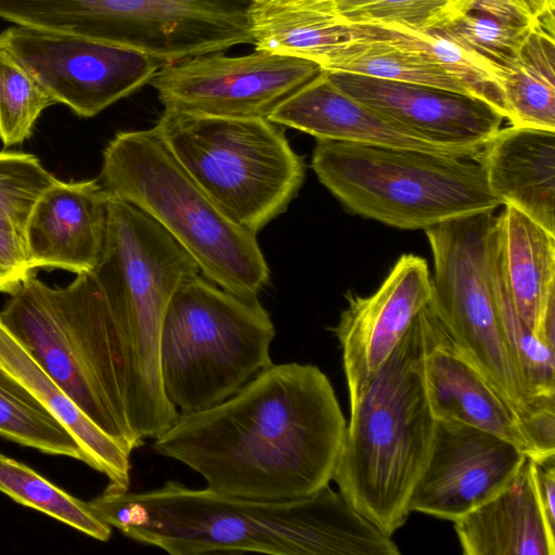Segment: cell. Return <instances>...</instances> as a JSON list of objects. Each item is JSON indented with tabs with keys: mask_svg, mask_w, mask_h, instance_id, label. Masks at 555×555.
<instances>
[{
	"mask_svg": "<svg viewBox=\"0 0 555 555\" xmlns=\"http://www.w3.org/2000/svg\"><path fill=\"white\" fill-rule=\"evenodd\" d=\"M346 421L328 377L313 364H271L224 401L179 413L153 450L207 488L261 501L309 496L330 485Z\"/></svg>",
	"mask_w": 555,
	"mask_h": 555,
	"instance_id": "cell-1",
	"label": "cell"
},
{
	"mask_svg": "<svg viewBox=\"0 0 555 555\" xmlns=\"http://www.w3.org/2000/svg\"><path fill=\"white\" fill-rule=\"evenodd\" d=\"M127 538L170 555H398L391 537L330 485L284 501L234 496L168 480L143 492L106 488L88 502Z\"/></svg>",
	"mask_w": 555,
	"mask_h": 555,
	"instance_id": "cell-2",
	"label": "cell"
},
{
	"mask_svg": "<svg viewBox=\"0 0 555 555\" xmlns=\"http://www.w3.org/2000/svg\"><path fill=\"white\" fill-rule=\"evenodd\" d=\"M420 313L350 405L332 478L347 501L390 537L411 513L436 427L424 385Z\"/></svg>",
	"mask_w": 555,
	"mask_h": 555,
	"instance_id": "cell-3",
	"label": "cell"
},
{
	"mask_svg": "<svg viewBox=\"0 0 555 555\" xmlns=\"http://www.w3.org/2000/svg\"><path fill=\"white\" fill-rule=\"evenodd\" d=\"M92 272L114 322L130 415L142 429L162 430L178 415L160 380L162 322L177 288L201 270L155 220L112 194L105 243Z\"/></svg>",
	"mask_w": 555,
	"mask_h": 555,
	"instance_id": "cell-4",
	"label": "cell"
},
{
	"mask_svg": "<svg viewBox=\"0 0 555 555\" xmlns=\"http://www.w3.org/2000/svg\"><path fill=\"white\" fill-rule=\"evenodd\" d=\"M100 181L164 228L222 289L250 300L269 284L257 234L210 198L154 128L117 132L103 151Z\"/></svg>",
	"mask_w": 555,
	"mask_h": 555,
	"instance_id": "cell-5",
	"label": "cell"
},
{
	"mask_svg": "<svg viewBox=\"0 0 555 555\" xmlns=\"http://www.w3.org/2000/svg\"><path fill=\"white\" fill-rule=\"evenodd\" d=\"M311 168L350 212L425 230L502 203L476 162L418 150L317 140Z\"/></svg>",
	"mask_w": 555,
	"mask_h": 555,
	"instance_id": "cell-6",
	"label": "cell"
},
{
	"mask_svg": "<svg viewBox=\"0 0 555 555\" xmlns=\"http://www.w3.org/2000/svg\"><path fill=\"white\" fill-rule=\"evenodd\" d=\"M275 326L257 299L240 298L199 274L183 281L165 311L159 370L179 413L209 409L272 364Z\"/></svg>",
	"mask_w": 555,
	"mask_h": 555,
	"instance_id": "cell-7",
	"label": "cell"
},
{
	"mask_svg": "<svg viewBox=\"0 0 555 555\" xmlns=\"http://www.w3.org/2000/svg\"><path fill=\"white\" fill-rule=\"evenodd\" d=\"M153 128L210 198L255 234L287 209L305 180L304 158L268 118L164 108Z\"/></svg>",
	"mask_w": 555,
	"mask_h": 555,
	"instance_id": "cell-8",
	"label": "cell"
},
{
	"mask_svg": "<svg viewBox=\"0 0 555 555\" xmlns=\"http://www.w3.org/2000/svg\"><path fill=\"white\" fill-rule=\"evenodd\" d=\"M10 295L2 324L100 429L133 451L113 410L106 301L93 272L64 287L31 273Z\"/></svg>",
	"mask_w": 555,
	"mask_h": 555,
	"instance_id": "cell-9",
	"label": "cell"
},
{
	"mask_svg": "<svg viewBox=\"0 0 555 555\" xmlns=\"http://www.w3.org/2000/svg\"><path fill=\"white\" fill-rule=\"evenodd\" d=\"M495 216L482 211L425 229L434 261L428 305L460 350L521 423L537 408L502 332L488 274Z\"/></svg>",
	"mask_w": 555,
	"mask_h": 555,
	"instance_id": "cell-10",
	"label": "cell"
},
{
	"mask_svg": "<svg viewBox=\"0 0 555 555\" xmlns=\"http://www.w3.org/2000/svg\"><path fill=\"white\" fill-rule=\"evenodd\" d=\"M254 0H55L73 35L150 54L163 64L253 44Z\"/></svg>",
	"mask_w": 555,
	"mask_h": 555,
	"instance_id": "cell-11",
	"label": "cell"
},
{
	"mask_svg": "<svg viewBox=\"0 0 555 555\" xmlns=\"http://www.w3.org/2000/svg\"><path fill=\"white\" fill-rule=\"evenodd\" d=\"M0 49L17 60L56 103L85 118L150 83L163 65L132 48L20 25L0 33Z\"/></svg>",
	"mask_w": 555,
	"mask_h": 555,
	"instance_id": "cell-12",
	"label": "cell"
},
{
	"mask_svg": "<svg viewBox=\"0 0 555 555\" xmlns=\"http://www.w3.org/2000/svg\"><path fill=\"white\" fill-rule=\"evenodd\" d=\"M322 72L311 61L267 51L211 52L163 64L150 83L165 109L269 118Z\"/></svg>",
	"mask_w": 555,
	"mask_h": 555,
	"instance_id": "cell-13",
	"label": "cell"
},
{
	"mask_svg": "<svg viewBox=\"0 0 555 555\" xmlns=\"http://www.w3.org/2000/svg\"><path fill=\"white\" fill-rule=\"evenodd\" d=\"M528 456L486 430L436 420L427 464L410 500V512L455 521L502 491Z\"/></svg>",
	"mask_w": 555,
	"mask_h": 555,
	"instance_id": "cell-14",
	"label": "cell"
},
{
	"mask_svg": "<svg viewBox=\"0 0 555 555\" xmlns=\"http://www.w3.org/2000/svg\"><path fill=\"white\" fill-rule=\"evenodd\" d=\"M431 295L428 263L413 254H403L372 295L346 294L348 306L332 331L343 351L350 405L429 305Z\"/></svg>",
	"mask_w": 555,
	"mask_h": 555,
	"instance_id": "cell-15",
	"label": "cell"
},
{
	"mask_svg": "<svg viewBox=\"0 0 555 555\" xmlns=\"http://www.w3.org/2000/svg\"><path fill=\"white\" fill-rule=\"evenodd\" d=\"M327 75L346 94L436 143L481 147L505 119L492 105L468 94L341 72Z\"/></svg>",
	"mask_w": 555,
	"mask_h": 555,
	"instance_id": "cell-16",
	"label": "cell"
},
{
	"mask_svg": "<svg viewBox=\"0 0 555 555\" xmlns=\"http://www.w3.org/2000/svg\"><path fill=\"white\" fill-rule=\"evenodd\" d=\"M420 317L424 385L435 418L486 430L533 459L532 446L511 405L454 344L428 306Z\"/></svg>",
	"mask_w": 555,
	"mask_h": 555,
	"instance_id": "cell-17",
	"label": "cell"
},
{
	"mask_svg": "<svg viewBox=\"0 0 555 555\" xmlns=\"http://www.w3.org/2000/svg\"><path fill=\"white\" fill-rule=\"evenodd\" d=\"M111 197L98 179L51 184L35 204L24 232L34 269L93 271L105 243Z\"/></svg>",
	"mask_w": 555,
	"mask_h": 555,
	"instance_id": "cell-18",
	"label": "cell"
},
{
	"mask_svg": "<svg viewBox=\"0 0 555 555\" xmlns=\"http://www.w3.org/2000/svg\"><path fill=\"white\" fill-rule=\"evenodd\" d=\"M268 119L317 140L411 149L472 159L480 150L428 140L339 90L326 70L285 100Z\"/></svg>",
	"mask_w": 555,
	"mask_h": 555,
	"instance_id": "cell-19",
	"label": "cell"
},
{
	"mask_svg": "<svg viewBox=\"0 0 555 555\" xmlns=\"http://www.w3.org/2000/svg\"><path fill=\"white\" fill-rule=\"evenodd\" d=\"M473 159L502 205L555 234V131L500 128Z\"/></svg>",
	"mask_w": 555,
	"mask_h": 555,
	"instance_id": "cell-20",
	"label": "cell"
},
{
	"mask_svg": "<svg viewBox=\"0 0 555 555\" xmlns=\"http://www.w3.org/2000/svg\"><path fill=\"white\" fill-rule=\"evenodd\" d=\"M493 229L517 313L535 337L555 347V234L508 205Z\"/></svg>",
	"mask_w": 555,
	"mask_h": 555,
	"instance_id": "cell-21",
	"label": "cell"
},
{
	"mask_svg": "<svg viewBox=\"0 0 555 555\" xmlns=\"http://www.w3.org/2000/svg\"><path fill=\"white\" fill-rule=\"evenodd\" d=\"M465 555H555V529L535 491L532 461L493 498L454 521Z\"/></svg>",
	"mask_w": 555,
	"mask_h": 555,
	"instance_id": "cell-22",
	"label": "cell"
},
{
	"mask_svg": "<svg viewBox=\"0 0 555 555\" xmlns=\"http://www.w3.org/2000/svg\"><path fill=\"white\" fill-rule=\"evenodd\" d=\"M249 28L256 50L311 61L322 69L354 38L335 0H254Z\"/></svg>",
	"mask_w": 555,
	"mask_h": 555,
	"instance_id": "cell-23",
	"label": "cell"
},
{
	"mask_svg": "<svg viewBox=\"0 0 555 555\" xmlns=\"http://www.w3.org/2000/svg\"><path fill=\"white\" fill-rule=\"evenodd\" d=\"M0 365L15 376L75 436L89 466L108 478V488L130 486L131 450L100 429L31 358L0 321Z\"/></svg>",
	"mask_w": 555,
	"mask_h": 555,
	"instance_id": "cell-24",
	"label": "cell"
},
{
	"mask_svg": "<svg viewBox=\"0 0 555 555\" xmlns=\"http://www.w3.org/2000/svg\"><path fill=\"white\" fill-rule=\"evenodd\" d=\"M554 35V27H535L516 61L496 72L512 126L555 131Z\"/></svg>",
	"mask_w": 555,
	"mask_h": 555,
	"instance_id": "cell-25",
	"label": "cell"
},
{
	"mask_svg": "<svg viewBox=\"0 0 555 555\" xmlns=\"http://www.w3.org/2000/svg\"><path fill=\"white\" fill-rule=\"evenodd\" d=\"M352 26L366 37L427 57L460 81L473 96L496 108L508 121L507 108L494 67L439 30L414 31L382 26Z\"/></svg>",
	"mask_w": 555,
	"mask_h": 555,
	"instance_id": "cell-26",
	"label": "cell"
},
{
	"mask_svg": "<svg viewBox=\"0 0 555 555\" xmlns=\"http://www.w3.org/2000/svg\"><path fill=\"white\" fill-rule=\"evenodd\" d=\"M352 28L354 38L330 59L323 70L436 87L472 95L460 81L427 57L366 37Z\"/></svg>",
	"mask_w": 555,
	"mask_h": 555,
	"instance_id": "cell-27",
	"label": "cell"
},
{
	"mask_svg": "<svg viewBox=\"0 0 555 555\" xmlns=\"http://www.w3.org/2000/svg\"><path fill=\"white\" fill-rule=\"evenodd\" d=\"M0 436L40 452L89 464L70 430L0 365Z\"/></svg>",
	"mask_w": 555,
	"mask_h": 555,
	"instance_id": "cell-28",
	"label": "cell"
},
{
	"mask_svg": "<svg viewBox=\"0 0 555 555\" xmlns=\"http://www.w3.org/2000/svg\"><path fill=\"white\" fill-rule=\"evenodd\" d=\"M493 228L494 223L488 242V274L505 341L531 397H555V347L535 337L517 313L506 285Z\"/></svg>",
	"mask_w": 555,
	"mask_h": 555,
	"instance_id": "cell-29",
	"label": "cell"
},
{
	"mask_svg": "<svg viewBox=\"0 0 555 555\" xmlns=\"http://www.w3.org/2000/svg\"><path fill=\"white\" fill-rule=\"evenodd\" d=\"M0 492L87 535L107 541L112 527L83 502L56 487L29 466L0 453Z\"/></svg>",
	"mask_w": 555,
	"mask_h": 555,
	"instance_id": "cell-30",
	"label": "cell"
},
{
	"mask_svg": "<svg viewBox=\"0 0 555 555\" xmlns=\"http://www.w3.org/2000/svg\"><path fill=\"white\" fill-rule=\"evenodd\" d=\"M56 104L43 86L0 49V140L4 146L28 139L41 113Z\"/></svg>",
	"mask_w": 555,
	"mask_h": 555,
	"instance_id": "cell-31",
	"label": "cell"
},
{
	"mask_svg": "<svg viewBox=\"0 0 555 555\" xmlns=\"http://www.w3.org/2000/svg\"><path fill=\"white\" fill-rule=\"evenodd\" d=\"M56 180L36 156L0 152V222L24 235L35 204Z\"/></svg>",
	"mask_w": 555,
	"mask_h": 555,
	"instance_id": "cell-32",
	"label": "cell"
},
{
	"mask_svg": "<svg viewBox=\"0 0 555 555\" xmlns=\"http://www.w3.org/2000/svg\"><path fill=\"white\" fill-rule=\"evenodd\" d=\"M335 3L350 25L427 31L444 23L450 0H335Z\"/></svg>",
	"mask_w": 555,
	"mask_h": 555,
	"instance_id": "cell-33",
	"label": "cell"
},
{
	"mask_svg": "<svg viewBox=\"0 0 555 555\" xmlns=\"http://www.w3.org/2000/svg\"><path fill=\"white\" fill-rule=\"evenodd\" d=\"M33 270L24 235L0 222V292L12 294Z\"/></svg>",
	"mask_w": 555,
	"mask_h": 555,
	"instance_id": "cell-34",
	"label": "cell"
},
{
	"mask_svg": "<svg viewBox=\"0 0 555 555\" xmlns=\"http://www.w3.org/2000/svg\"><path fill=\"white\" fill-rule=\"evenodd\" d=\"M531 461L540 505L547 524L555 529V455L539 462Z\"/></svg>",
	"mask_w": 555,
	"mask_h": 555,
	"instance_id": "cell-35",
	"label": "cell"
}]
</instances>
